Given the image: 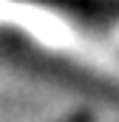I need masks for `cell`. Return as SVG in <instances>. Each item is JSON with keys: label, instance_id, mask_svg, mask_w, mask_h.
<instances>
[{"label": "cell", "instance_id": "1", "mask_svg": "<svg viewBox=\"0 0 119 122\" xmlns=\"http://www.w3.org/2000/svg\"><path fill=\"white\" fill-rule=\"evenodd\" d=\"M0 26L20 31L40 48L60 54L65 60L88 65L111 80H119V54L96 43L91 34L79 31L57 9L31 0H0Z\"/></svg>", "mask_w": 119, "mask_h": 122}]
</instances>
